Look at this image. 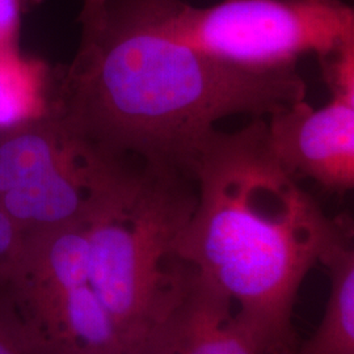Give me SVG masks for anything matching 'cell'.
<instances>
[{"label":"cell","mask_w":354,"mask_h":354,"mask_svg":"<svg viewBox=\"0 0 354 354\" xmlns=\"http://www.w3.org/2000/svg\"><path fill=\"white\" fill-rule=\"evenodd\" d=\"M181 3L106 0L73 61L53 67L50 112L111 158L193 175L216 122L266 118L306 100L307 87L297 67L245 68L177 38Z\"/></svg>","instance_id":"6da1fadb"},{"label":"cell","mask_w":354,"mask_h":354,"mask_svg":"<svg viewBox=\"0 0 354 354\" xmlns=\"http://www.w3.org/2000/svg\"><path fill=\"white\" fill-rule=\"evenodd\" d=\"M193 175L197 203L177 259L227 295L260 354L295 353L298 292L349 219L326 214L279 165L266 118L213 130Z\"/></svg>","instance_id":"7a4b0ae2"},{"label":"cell","mask_w":354,"mask_h":354,"mask_svg":"<svg viewBox=\"0 0 354 354\" xmlns=\"http://www.w3.org/2000/svg\"><path fill=\"white\" fill-rule=\"evenodd\" d=\"M197 203L194 176L145 165L86 219L88 274L133 354L176 270L177 239Z\"/></svg>","instance_id":"3957f363"},{"label":"cell","mask_w":354,"mask_h":354,"mask_svg":"<svg viewBox=\"0 0 354 354\" xmlns=\"http://www.w3.org/2000/svg\"><path fill=\"white\" fill-rule=\"evenodd\" d=\"M142 165L102 153L50 112L0 134V210L24 238L71 226Z\"/></svg>","instance_id":"277c9868"},{"label":"cell","mask_w":354,"mask_h":354,"mask_svg":"<svg viewBox=\"0 0 354 354\" xmlns=\"http://www.w3.org/2000/svg\"><path fill=\"white\" fill-rule=\"evenodd\" d=\"M172 30L218 61L279 70L354 42V11L344 0H219L207 7L183 0Z\"/></svg>","instance_id":"5b68a950"},{"label":"cell","mask_w":354,"mask_h":354,"mask_svg":"<svg viewBox=\"0 0 354 354\" xmlns=\"http://www.w3.org/2000/svg\"><path fill=\"white\" fill-rule=\"evenodd\" d=\"M4 307L42 345L64 354H129L91 285L86 221L26 238Z\"/></svg>","instance_id":"8992f818"},{"label":"cell","mask_w":354,"mask_h":354,"mask_svg":"<svg viewBox=\"0 0 354 354\" xmlns=\"http://www.w3.org/2000/svg\"><path fill=\"white\" fill-rule=\"evenodd\" d=\"M319 64L329 102L315 109L301 100L269 115L268 140L291 176L344 194L354 187V42Z\"/></svg>","instance_id":"52a82bcc"},{"label":"cell","mask_w":354,"mask_h":354,"mask_svg":"<svg viewBox=\"0 0 354 354\" xmlns=\"http://www.w3.org/2000/svg\"><path fill=\"white\" fill-rule=\"evenodd\" d=\"M133 354H260L226 294L177 259L165 301Z\"/></svg>","instance_id":"ba28073f"},{"label":"cell","mask_w":354,"mask_h":354,"mask_svg":"<svg viewBox=\"0 0 354 354\" xmlns=\"http://www.w3.org/2000/svg\"><path fill=\"white\" fill-rule=\"evenodd\" d=\"M319 263L329 277V295L315 333L294 354H354V250L352 228L330 243Z\"/></svg>","instance_id":"9c48e42d"},{"label":"cell","mask_w":354,"mask_h":354,"mask_svg":"<svg viewBox=\"0 0 354 354\" xmlns=\"http://www.w3.org/2000/svg\"><path fill=\"white\" fill-rule=\"evenodd\" d=\"M51 71L46 61L21 49L0 55V134L50 113Z\"/></svg>","instance_id":"30bf717a"},{"label":"cell","mask_w":354,"mask_h":354,"mask_svg":"<svg viewBox=\"0 0 354 354\" xmlns=\"http://www.w3.org/2000/svg\"><path fill=\"white\" fill-rule=\"evenodd\" d=\"M24 245V235L0 210V304L7 298Z\"/></svg>","instance_id":"8fae6325"},{"label":"cell","mask_w":354,"mask_h":354,"mask_svg":"<svg viewBox=\"0 0 354 354\" xmlns=\"http://www.w3.org/2000/svg\"><path fill=\"white\" fill-rule=\"evenodd\" d=\"M30 6V0H0V55L21 49L23 19Z\"/></svg>","instance_id":"7c38bea8"},{"label":"cell","mask_w":354,"mask_h":354,"mask_svg":"<svg viewBox=\"0 0 354 354\" xmlns=\"http://www.w3.org/2000/svg\"><path fill=\"white\" fill-rule=\"evenodd\" d=\"M0 354H33L3 304H0Z\"/></svg>","instance_id":"4fadbf2b"},{"label":"cell","mask_w":354,"mask_h":354,"mask_svg":"<svg viewBox=\"0 0 354 354\" xmlns=\"http://www.w3.org/2000/svg\"><path fill=\"white\" fill-rule=\"evenodd\" d=\"M105 1L106 0H82V8L77 16V23L82 26V37L88 36L99 24Z\"/></svg>","instance_id":"5bb4252c"},{"label":"cell","mask_w":354,"mask_h":354,"mask_svg":"<svg viewBox=\"0 0 354 354\" xmlns=\"http://www.w3.org/2000/svg\"><path fill=\"white\" fill-rule=\"evenodd\" d=\"M17 327L20 329L21 335L24 336L26 344L29 345V348H30V351L33 352V354H64L61 353V352H57V351H54V349H51V348H48V346H45V345H42L41 342H38L37 340H35L32 336H29V335L26 333V330L21 328L19 324H17Z\"/></svg>","instance_id":"9a60e30c"},{"label":"cell","mask_w":354,"mask_h":354,"mask_svg":"<svg viewBox=\"0 0 354 354\" xmlns=\"http://www.w3.org/2000/svg\"><path fill=\"white\" fill-rule=\"evenodd\" d=\"M44 0H30V4L32 6H37V4H41Z\"/></svg>","instance_id":"2e32d148"}]
</instances>
